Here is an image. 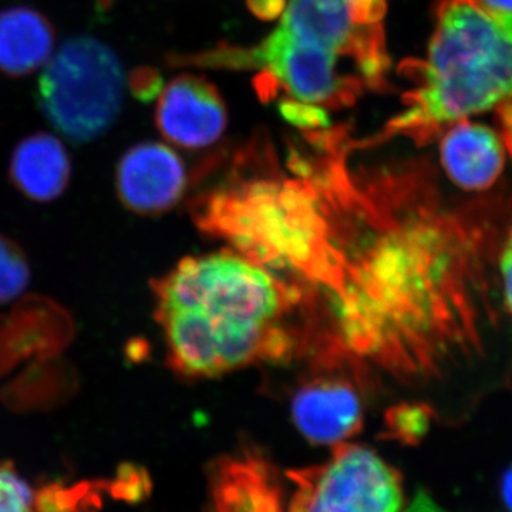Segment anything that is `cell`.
<instances>
[{
	"mask_svg": "<svg viewBox=\"0 0 512 512\" xmlns=\"http://www.w3.org/2000/svg\"><path fill=\"white\" fill-rule=\"evenodd\" d=\"M348 143L301 168L315 195L311 249L296 282L309 352L392 376H433L476 353L490 319L488 239L441 201L421 167L349 170Z\"/></svg>",
	"mask_w": 512,
	"mask_h": 512,
	"instance_id": "cell-1",
	"label": "cell"
},
{
	"mask_svg": "<svg viewBox=\"0 0 512 512\" xmlns=\"http://www.w3.org/2000/svg\"><path fill=\"white\" fill-rule=\"evenodd\" d=\"M153 291L168 362L181 375L221 376L305 353L301 293L237 251L185 259Z\"/></svg>",
	"mask_w": 512,
	"mask_h": 512,
	"instance_id": "cell-2",
	"label": "cell"
},
{
	"mask_svg": "<svg viewBox=\"0 0 512 512\" xmlns=\"http://www.w3.org/2000/svg\"><path fill=\"white\" fill-rule=\"evenodd\" d=\"M434 20L426 59L403 63L416 87L382 140L430 143L458 121L512 99V42L493 10L478 0H437Z\"/></svg>",
	"mask_w": 512,
	"mask_h": 512,
	"instance_id": "cell-3",
	"label": "cell"
},
{
	"mask_svg": "<svg viewBox=\"0 0 512 512\" xmlns=\"http://www.w3.org/2000/svg\"><path fill=\"white\" fill-rule=\"evenodd\" d=\"M124 77L119 57L92 36L66 40L46 63L37 82L43 116L74 144L103 136L123 107Z\"/></svg>",
	"mask_w": 512,
	"mask_h": 512,
	"instance_id": "cell-4",
	"label": "cell"
},
{
	"mask_svg": "<svg viewBox=\"0 0 512 512\" xmlns=\"http://www.w3.org/2000/svg\"><path fill=\"white\" fill-rule=\"evenodd\" d=\"M338 55L325 47L298 42L279 25L261 45L251 49L218 46L184 57L183 62L221 69H265L295 99L342 109L352 106L366 86L359 76L338 72Z\"/></svg>",
	"mask_w": 512,
	"mask_h": 512,
	"instance_id": "cell-5",
	"label": "cell"
},
{
	"mask_svg": "<svg viewBox=\"0 0 512 512\" xmlns=\"http://www.w3.org/2000/svg\"><path fill=\"white\" fill-rule=\"evenodd\" d=\"M288 512H400V474L370 448L340 443L328 461L288 473Z\"/></svg>",
	"mask_w": 512,
	"mask_h": 512,
	"instance_id": "cell-6",
	"label": "cell"
},
{
	"mask_svg": "<svg viewBox=\"0 0 512 512\" xmlns=\"http://www.w3.org/2000/svg\"><path fill=\"white\" fill-rule=\"evenodd\" d=\"M76 326L55 299L28 295L0 313V379L29 360L62 355L72 345Z\"/></svg>",
	"mask_w": 512,
	"mask_h": 512,
	"instance_id": "cell-7",
	"label": "cell"
},
{
	"mask_svg": "<svg viewBox=\"0 0 512 512\" xmlns=\"http://www.w3.org/2000/svg\"><path fill=\"white\" fill-rule=\"evenodd\" d=\"M156 123L171 143L204 148L215 143L227 128V107L214 84L204 77L183 74L163 90Z\"/></svg>",
	"mask_w": 512,
	"mask_h": 512,
	"instance_id": "cell-8",
	"label": "cell"
},
{
	"mask_svg": "<svg viewBox=\"0 0 512 512\" xmlns=\"http://www.w3.org/2000/svg\"><path fill=\"white\" fill-rule=\"evenodd\" d=\"M185 188L183 161L174 150L147 141L131 147L116 168V191L127 210L157 215L177 204Z\"/></svg>",
	"mask_w": 512,
	"mask_h": 512,
	"instance_id": "cell-9",
	"label": "cell"
},
{
	"mask_svg": "<svg viewBox=\"0 0 512 512\" xmlns=\"http://www.w3.org/2000/svg\"><path fill=\"white\" fill-rule=\"evenodd\" d=\"M204 512H285L274 466L254 448L218 458L208 471Z\"/></svg>",
	"mask_w": 512,
	"mask_h": 512,
	"instance_id": "cell-10",
	"label": "cell"
},
{
	"mask_svg": "<svg viewBox=\"0 0 512 512\" xmlns=\"http://www.w3.org/2000/svg\"><path fill=\"white\" fill-rule=\"evenodd\" d=\"M296 427L313 444L346 443L363 426V409L353 384L340 377L313 379L296 393Z\"/></svg>",
	"mask_w": 512,
	"mask_h": 512,
	"instance_id": "cell-11",
	"label": "cell"
},
{
	"mask_svg": "<svg viewBox=\"0 0 512 512\" xmlns=\"http://www.w3.org/2000/svg\"><path fill=\"white\" fill-rule=\"evenodd\" d=\"M440 157L454 184L466 191H484L503 173L505 144L490 127L461 120L441 134Z\"/></svg>",
	"mask_w": 512,
	"mask_h": 512,
	"instance_id": "cell-12",
	"label": "cell"
},
{
	"mask_svg": "<svg viewBox=\"0 0 512 512\" xmlns=\"http://www.w3.org/2000/svg\"><path fill=\"white\" fill-rule=\"evenodd\" d=\"M13 187L36 202L55 201L72 178V160L60 138L35 133L20 140L9 161Z\"/></svg>",
	"mask_w": 512,
	"mask_h": 512,
	"instance_id": "cell-13",
	"label": "cell"
},
{
	"mask_svg": "<svg viewBox=\"0 0 512 512\" xmlns=\"http://www.w3.org/2000/svg\"><path fill=\"white\" fill-rule=\"evenodd\" d=\"M56 29L52 20L29 6L0 12V73L19 79L52 59Z\"/></svg>",
	"mask_w": 512,
	"mask_h": 512,
	"instance_id": "cell-14",
	"label": "cell"
},
{
	"mask_svg": "<svg viewBox=\"0 0 512 512\" xmlns=\"http://www.w3.org/2000/svg\"><path fill=\"white\" fill-rule=\"evenodd\" d=\"M80 387L76 367L62 357L36 360L0 389V402L10 412H50L69 403Z\"/></svg>",
	"mask_w": 512,
	"mask_h": 512,
	"instance_id": "cell-15",
	"label": "cell"
},
{
	"mask_svg": "<svg viewBox=\"0 0 512 512\" xmlns=\"http://www.w3.org/2000/svg\"><path fill=\"white\" fill-rule=\"evenodd\" d=\"M281 25L298 42L353 59L360 25L350 19L348 0H291Z\"/></svg>",
	"mask_w": 512,
	"mask_h": 512,
	"instance_id": "cell-16",
	"label": "cell"
},
{
	"mask_svg": "<svg viewBox=\"0 0 512 512\" xmlns=\"http://www.w3.org/2000/svg\"><path fill=\"white\" fill-rule=\"evenodd\" d=\"M104 481L73 485L47 484L35 494L36 512H97L101 508Z\"/></svg>",
	"mask_w": 512,
	"mask_h": 512,
	"instance_id": "cell-17",
	"label": "cell"
},
{
	"mask_svg": "<svg viewBox=\"0 0 512 512\" xmlns=\"http://www.w3.org/2000/svg\"><path fill=\"white\" fill-rule=\"evenodd\" d=\"M30 282L28 256L18 242L0 234V305L19 298Z\"/></svg>",
	"mask_w": 512,
	"mask_h": 512,
	"instance_id": "cell-18",
	"label": "cell"
},
{
	"mask_svg": "<svg viewBox=\"0 0 512 512\" xmlns=\"http://www.w3.org/2000/svg\"><path fill=\"white\" fill-rule=\"evenodd\" d=\"M35 494L10 461H0V512H36Z\"/></svg>",
	"mask_w": 512,
	"mask_h": 512,
	"instance_id": "cell-19",
	"label": "cell"
},
{
	"mask_svg": "<svg viewBox=\"0 0 512 512\" xmlns=\"http://www.w3.org/2000/svg\"><path fill=\"white\" fill-rule=\"evenodd\" d=\"M279 113L292 126L305 131H319L330 128L328 113L319 104L293 99L282 100L278 106Z\"/></svg>",
	"mask_w": 512,
	"mask_h": 512,
	"instance_id": "cell-20",
	"label": "cell"
},
{
	"mask_svg": "<svg viewBox=\"0 0 512 512\" xmlns=\"http://www.w3.org/2000/svg\"><path fill=\"white\" fill-rule=\"evenodd\" d=\"M104 490L116 500L140 501L150 490V480L146 470L126 464L119 468L113 480L104 481Z\"/></svg>",
	"mask_w": 512,
	"mask_h": 512,
	"instance_id": "cell-21",
	"label": "cell"
},
{
	"mask_svg": "<svg viewBox=\"0 0 512 512\" xmlns=\"http://www.w3.org/2000/svg\"><path fill=\"white\" fill-rule=\"evenodd\" d=\"M429 419L424 416L420 409L407 407L400 409L389 419V430L396 439L412 443L420 439L421 434L426 433Z\"/></svg>",
	"mask_w": 512,
	"mask_h": 512,
	"instance_id": "cell-22",
	"label": "cell"
},
{
	"mask_svg": "<svg viewBox=\"0 0 512 512\" xmlns=\"http://www.w3.org/2000/svg\"><path fill=\"white\" fill-rule=\"evenodd\" d=\"M128 87L136 99L147 103L163 92V80L156 69L140 67L128 76Z\"/></svg>",
	"mask_w": 512,
	"mask_h": 512,
	"instance_id": "cell-23",
	"label": "cell"
},
{
	"mask_svg": "<svg viewBox=\"0 0 512 512\" xmlns=\"http://www.w3.org/2000/svg\"><path fill=\"white\" fill-rule=\"evenodd\" d=\"M348 10L355 25H377L386 15L387 3L386 0H348Z\"/></svg>",
	"mask_w": 512,
	"mask_h": 512,
	"instance_id": "cell-24",
	"label": "cell"
},
{
	"mask_svg": "<svg viewBox=\"0 0 512 512\" xmlns=\"http://www.w3.org/2000/svg\"><path fill=\"white\" fill-rule=\"evenodd\" d=\"M500 275L504 305L512 315V228L505 237L503 249H501Z\"/></svg>",
	"mask_w": 512,
	"mask_h": 512,
	"instance_id": "cell-25",
	"label": "cell"
},
{
	"mask_svg": "<svg viewBox=\"0 0 512 512\" xmlns=\"http://www.w3.org/2000/svg\"><path fill=\"white\" fill-rule=\"evenodd\" d=\"M247 5L256 18L272 22L284 15L286 0H247Z\"/></svg>",
	"mask_w": 512,
	"mask_h": 512,
	"instance_id": "cell-26",
	"label": "cell"
},
{
	"mask_svg": "<svg viewBox=\"0 0 512 512\" xmlns=\"http://www.w3.org/2000/svg\"><path fill=\"white\" fill-rule=\"evenodd\" d=\"M498 121H500L503 141L508 153L512 156V99L504 101L497 107Z\"/></svg>",
	"mask_w": 512,
	"mask_h": 512,
	"instance_id": "cell-27",
	"label": "cell"
},
{
	"mask_svg": "<svg viewBox=\"0 0 512 512\" xmlns=\"http://www.w3.org/2000/svg\"><path fill=\"white\" fill-rule=\"evenodd\" d=\"M485 8L500 13H512V0H478Z\"/></svg>",
	"mask_w": 512,
	"mask_h": 512,
	"instance_id": "cell-28",
	"label": "cell"
},
{
	"mask_svg": "<svg viewBox=\"0 0 512 512\" xmlns=\"http://www.w3.org/2000/svg\"><path fill=\"white\" fill-rule=\"evenodd\" d=\"M503 495L505 503H507L508 507L512 510V468L505 474L504 483H503Z\"/></svg>",
	"mask_w": 512,
	"mask_h": 512,
	"instance_id": "cell-29",
	"label": "cell"
}]
</instances>
